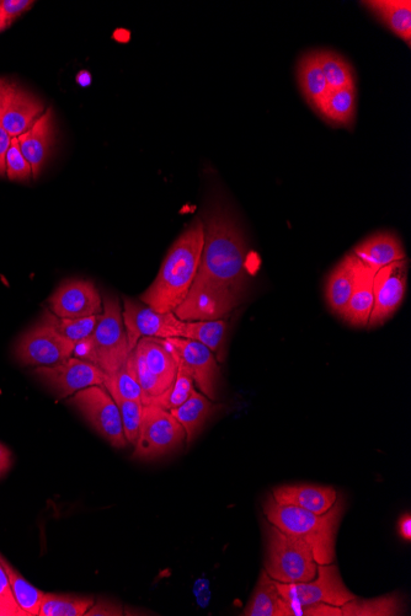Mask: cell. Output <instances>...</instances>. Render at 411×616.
Here are the masks:
<instances>
[{"label":"cell","mask_w":411,"mask_h":616,"mask_svg":"<svg viewBox=\"0 0 411 616\" xmlns=\"http://www.w3.org/2000/svg\"><path fill=\"white\" fill-rule=\"evenodd\" d=\"M199 270L183 304L180 320H220L243 302L248 282L247 245L231 214L216 206L208 212Z\"/></svg>","instance_id":"6da1fadb"},{"label":"cell","mask_w":411,"mask_h":616,"mask_svg":"<svg viewBox=\"0 0 411 616\" xmlns=\"http://www.w3.org/2000/svg\"><path fill=\"white\" fill-rule=\"evenodd\" d=\"M205 244V224L194 219L165 256L156 280L141 302L159 313H174L188 297L195 281Z\"/></svg>","instance_id":"7a4b0ae2"},{"label":"cell","mask_w":411,"mask_h":616,"mask_svg":"<svg viewBox=\"0 0 411 616\" xmlns=\"http://www.w3.org/2000/svg\"><path fill=\"white\" fill-rule=\"evenodd\" d=\"M345 511V500L338 496L327 513L316 514L296 506H285L268 496L264 513L272 526L311 546L318 565L333 564L336 533Z\"/></svg>","instance_id":"3957f363"},{"label":"cell","mask_w":411,"mask_h":616,"mask_svg":"<svg viewBox=\"0 0 411 616\" xmlns=\"http://www.w3.org/2000/svg\"><path fill=\"white\" fill-rule=\"evenodd\" d=\"M130 353L119 298L106 294L103 313L98 316L92 334L77 342L73 355L93 363L109 376L124 366Z\"/></svg>","instance_id":"277c9868"},{"label":"cell","mask_w":411,"mask_h":616,"mask_svg":"<svg viewBox=\"0 0 411 616\" xmlns=\"http://www.w3.org/2000/svg\"><path fill=\"white\" fill-rule=\"evenodd\" d=\"M265 572L280 583H300L317 576L318 564L311 546L271 526L268 532Z\"/></svg>","instance_id":"5b68a950"},{"label":"cell","mask_w":411,"mask_h":616,"mask_svg":"<svg viewBox=\"0 0 411 616\" xmlns=\"http://www.w3.org/2000/svg\"><path fill=\"white\" fill-rule=\"evenodd\" d=\"M184 441V428L169 411L156 405L143 406L133 457L143 460L162 458L180 448Z\"/></svg>","instance_id":"8992f818"},{"label":"cell","mask_w":411,"mask_h":616,"mask_svg":"<svg viewBox=\"0 0 411 616\" xmlns=\"http://www.w3.org/2000/svg\"><path fill=\"white\" fill-rule=\"evenodd\" d=\"M282 601L288 604H329L343 607L356 596L346 587L338 566L318 565L317 576L313 580L300 583L276 582Z\"/></svg>","instance_id":"52a82bcc"},{"label":"cell","mask_w":411,"mask_h":616,"mask_svg":"<svg viewBox=\"0 0 411 616\" xmlns=\"http://www.w3.org/2000/svg\"><path fill=\"white\" fill-rule=\"evenodd\" d=\"M69 404L76 407L89 425L112 447L127 446L119 407L104 385H94L78 391L69 399Z\"/></svg>","instance_id":"ba28073f"},{"label":"cell","mask_w":411,"mask_h":616,"mask_svg":"<svg viewBox=\"0 0 411 616\" xmlns=\"http://www.w3.org/2000/svg\"><path fill=\"white\" fill-rule=\"evenodd\" d=\"M163 341L173 352L179 366L183 367L194 380L200 393L210 400H216L220 367H218V361L210 348L200 344V342L180 339V337Z\"/></svg>","instance_id":"9c48e42d"},{"label":"cell","mask_w":411,"mask_h":616,"mask_svg":"<svg viewBox=\"0 0 411 616\" xmlns=\"http://www.w3.org/2000/svg\"><path fill=\"white\" fill-rule=\"evenodd\" d=\"M74 347V342L63 339L40 321L20 337L15 346V357L24 366L50 367L71 358Z\"/></svg>","instance_id":"30bf717a"},{"label":"cell","mask_w":411,"mask_h":616,"mask_svg":"<svg viewBox=\"0 0 411 616\" xmlns=\"http://www.w3.org/2000/svg\"><path fill=\"white\" fill-rule=\"evenodd\" d=\"M35 376L53 391L58 400L69 398L78 391L104 385L106 374L93 363L68 358L50 367H36Z\"/></svg>","instance_id":"8fae6325"},{"label":"cell","mask_w":411,"mask_h":616,"mask_svg":"<svg viewBox=\"0 0 411 616\" xmlns=\"http://www.w3.org/2000/svg\"><path fill=\"white\" fill-rule=\"evenodd\" d=\"M122 318L128 339V347L135 350L143 337L173 339L179 337L181 320L174 313H159L135 299L125 298Z\"/></svg>","instance_id":"7c38bea8"},{"label":"cell","mask_w":411,"mask_h":616,"mask_svg":"<svg viewBox=\"0 0 411 616\" xmlns=\"http://www.w3.org/2000/svg\"><path fill=\"white\" fill-rule=\"evenodd\" d=\"M408 260H400L376 271L373 277V308L368 326L382 325L397 312L407 291Z\"/></svg>","instance_id":"4fadbf2b"},{"label":"cell","mask_w":411,"mask_h":616,"mask_svg":"<svg viewBox=\"0 0 411 616\" xmlns=\"http://www.w3.org/2000/svg\"><path fill=\"white\" fill-rule=\"evenodd\" d=\"M50 312L61 319H83L103 313V298L92 281L68 280L48 298Z\"/></svg>","instance_id":"5bb4252c"},{"label":"cell","mask_w":411,"mask_h":616,"mask_svg":"<svg viewBox=\"0 0 411 616\" xmlns=\"http://www.w3.org/2000/svg\"><path fill=\"white\" fill-rule=\"evenodd\" d=\"M18 142L21 153L31 165L32 178H39L55 144L52 111H45L29 131L18 137Z\"/></svg>","instance_id":"9a60e30c"},{"label":"cell","mask_w":411,"mask_h":616,"mask_svg":"<svg viewBox=\"0 0 411 616\" xmlns=\"http://www.w3.org/2000/svg\"><path fill=\"white\" fill-rule=\"evenodd\" d=\"M280 505L296 506L316 514L327 513L334 506L338 492L333 487L316 485H285L272 491Z\"/></svg>","instance_id":"2e32d148"},{"label":"cell","mask_w":411,"mask_h":616,"mask_svg":"<svg viewBox=\"0 0 411 616\" xmlns=\"http://www.w3.org/2000/svg\"><path fill=\"white\" fill-rule=\"evenodd\" d=\"M362 264L378 271L384 266L407 259L402 241L396 234L380 232L371 235L351 251Z\"/></svg>","instance_id":"e0dca14e"},{"label":"cell","mask_w":411,"mask_h":616,"mask_svg":"<svg viewBox=\"0 0 411 616\" xmlns=\"http://www.w3.org/2000/svg\"><path fill=\"white\" fill-rule=\"evenodd\" d=\"M45 112V106L34 95L16 87L7 111L0 120L5 132L12 138H18L40 119Z\"/></svg>","instance_id":"ac0fdd59"},{"label":"cell","mask_w":411,"mask_h":616,"mask_svg":"<svg viewBox=\"0 0 411 616\" xmlns=\"http://www.w3.org/2000/svg\"><path fill=\"white\" fill-rule=\"evenodd\" d=\"M359 259L350 253L335 266L330 273L325 286V297L329 307L336 314H343L346 305L350 301L352 291H354L357 270H359Z\"/></svg>","instance_id":"d6986e66"},{"label":"cell","mask_w":411,"mask_h":616,"mask_svg":"<svg viewBox=\"0 0 411 616\" xmlns=\"http://www.w3.org/2000/svg\"><path fill=\"white\" fill-rule=\"evenodd\" d=\"M375 273L360 261L354 291H352L350 301L343 314L340 315L351 325L361 326V328L368 326L373 308V277H375Z\"/></svg>","instance_id":"ffe728a7"},{"label":"cell","mask_w":411,"mask_h":616,"mask_svg":"<svg viewBox=\"0 0 411 616\" xmlns=\"http://www.w3.org/2000/svg\"><path fill=\"white\" fill-rule=\"evenodd\" d=\"M135 348L140 351L149 371L158 378L167 391L178 374V362L173 352L162 339H151V337H143Z\"/></svg>","instance_id":"44dd1931"},{"label":"cell","mask_w":411,"mask_h":616,"mask_svg":"<svg viewBox=\"0 0 411 616\" xmlns=\"http://www.w3.org/2000/svg\"><path fill=\"white\" fill-rule=\"evenodd\" d=\"M389 30L411 44V2L410 0H367L362 3Z\"/></svg>","instance_id":"7402d4cb"},{"label":"cell","mask_w":411,"mask_h":616,"mask_svg":"<svg viewBox=\"0 0 411 616\" xmlns=\"http://www.w3.org/2000/svg\"><path fill=\"white\" fill-rule=\"evenodd\" d=\"M217 406L196 389L192 390L190 398L176 409L170 410L176 421L183 426L186 433V442L191 443L199 436L206 422L215 414Z\"/></svg>","instance_id":"603a6c76"},{"label":"cell","mask_w":411,"mask_h":616,"mask_svg":"<svg viewBox=\"0 0 411 616\" xmlns=\"http://www.w3.org/2000/svg\"><path fill=\"white\" fill-rule=\"evenodd\" d=\"M226 320H181L179 326L180 339H188L210 348L217 361L224 357V341H226Z\"/></svg>","instance_id":"cb8c5ba5"},{"label":"cell","mask_w":411,"mask_h":616,"mask_svg":"<svg viewBox=\"0 0 411 616\" xmlns=\"http://www.w3.org/2000/svg\"><path fill=\"white\" fill-rule=\"evenodd\" d=\"M314 110L335 125H350L356 115V88L329 90Z\"/></svg>","instance_id":"d4e9b609"},{"label":"cell","mask_w":411,"mask_h":616,"mask_svg":"<svg viewBox=\"0 0 411 616\" xmlns=\"http://www.w3.org/2000/svg\"><path fill=\"white\" fill-rule=\"evenodd\" d=\"M298 83L304 99L316 109L320 100L329 93L327 80H325L322 67H320L317 51L303 56L297 69Z\"/></svg>","instance_id":"484cf974"},{"label":"cell","mask_w":411,"mask_h":616,"mask_svg":"<svg viewBox=\"0 0 411 616\" xmlns=\"http://www.w3.org/2000/svg\"><path fill=\"white\" fill-rule=\"evenodd\" d=\"M404 613V601L398 593L387 596L355 598L341 607V616H397Z\"/></svg>","instance_id":"4316f807"},{"label":"cell","mask_w":411,"mask_h":616,"mask_svg":"<svg viewBox=\"0 0 411 616\" xmlns=\"http://www.w3.org/2000/svg\"><path fill=\"white\" fill-rule=\"evenodd\" d=\"M104 387L112 398L141 401L142 389L138 383L136 360L133 351L128 356L124 366L114 374L106 376Z\"/></svg>","instance_id":"83f0119b"},{"label":"cell","mask_w":411,"mask_h":616,"mask_svg":"<svg viewBox=\"0 0 411 616\" xmlns=\"http://www.w3.org/2000/svg\"><path fill=\"white\" fill-rule=\"evenodd\" d=\"M280 594L277 591L276 581L265 571L261 572L252 598L243 610L245 616H279Z\"/></svg>","instance_id":"f1b7e54d"},{"label":"cell","mask_w":411,"mask_h":616,"mask_svg":"<svg viewBox=\"0 0 411 616\" xmlns=\"http://www.w3.org/2000/svg\"><path fill=\"white\" fill-rule=\"evenodd\" d=\"M0 564L3 565L7 572L10 588H12L13 596L16 603L26 616H37L40 612L41 598L44 592L39 591L26 581L23 575L16 571L7 560L0 554Z\"/></svg>","instance_id":"f546056e"},{"label":"cell","mask_w":411,"mask_h":616,"mask_svg":"<svg viewBox=\"0 0 411 616\" xmlns=\"http://www.w3.org/2000/svg\"><path fill=\"white\" fill-rule=\"evenodd\" d=\"M317 55L329 90L355 87L354 71L343 56L332 51H317Z\"/></svg>","instance_id":"4dcf8cb0"},{"label":"cell","mask_w":411,"mask_h":616,"mask_svg":"<svg viewBox=\"0 0 411 616\" xmlns=\"http://www.w3.org/2000/svg\"><path fill=\"white\" fill-rule=\"evenodd\" d=\"M93 604L92 597L44 593L41 598L39 616H84Z\"/></svg>","instance_id":"1f68e13d"},{"label":"cell","mask_w":411,"mask_h":616,"mask_svg":"<svg viewBox=\"0 0 411 616\" xmlns=\"http://www.w3.org/2000/svg\"><path fill=\"white\" fill-rule=\"evenodd\" d=\"M98 316H89V318L83 319H61L52 314L50 310H46L41 318V323L47 325L48 328L62 336L63 339L77 344V342L84 340L85 337L92 334L96 321H98Z\"/></svg>","instance_id":"d6a6232c"},{"label":"cell","mask_w":411,"mask_h":616,"mask_svg":"<svg viewBox=\"0 0 411 616\" xmlns=\"http://www.w3.org/2000/svg\"><path fill=\"white\" fill-rule=\"evenodd\" d=\"M195 389L194 380L189 376V373L178 364V374H176L174 383L165 391L159 398L153 400L149 405H156L160 409L167 411L176 409L185 403L190 398L192 390Z\"/></svg>","instance_id":"836d02e7"},{"label":"cell","mask_w":411,"mask_h":616,"mask_svg":"<svg viewBox=\"0 0 411 616\" xmlns=\"http://www.w3.org/2000/svg\"><path fill=\"white\" fill-rule=\"evenodd\" d=\"M112 399L115 400L117 407H119L126 441L135 446L138 433H140L143 404L141 401L125 400L121 398Z\"/></svg>","instance_id":"e575fe53"},{"label":"cell","mask_w":411,"mask_h":616,"mask_svg":"<svg viewBox=\"0 0 411 616\" xmlns=\"http://www.w3.org/2000/svg\"><path fill=\"white\" fill-rule=\"evenodd\" d=\"M133 355H135L136 360L138 383H140L142 389V404L146 406L151 404L153 400L159 398L160 395H163L165 393V388L162 383L159 382L158 378L149 371L143 356L137 348L133 350Z\"/></svg>","instance_id":"d590c367"},{"label":"cell","mask_w":411,"mask_h":616,"mask_svg":"<svg viewBox=\"0 0 411 616\" xmlns=\"http://www.w3.org/2000/svg\"><path fill=\"white\" fill-rule=\"evenodd\" d=\"M5 168H7L5 173H7V178L10 181L25 182L34 179L32 178L31 165L20 151L18 138L12 139Z\"/></svg>","instance_id":"8d00e7d4"},{"label":"cell","mask_w":411,"mask_h":616,"mask_svg":"<svg viewBox=\"0 0 411 616\" xmlns=\"http://www.w3.org/2000/svg\"><path fill=\"white\" fill-rule=\"evenodd\" d=\"M30 0H3L0 2V32L7 30L19 16L34 7Z\"/></svg>","instance_id":"74e56055"},{"label":"cell","mask_w":411,"mask_h":616,"mask_svg":"<svg viewBox=\"0 0 411 616\" xmlns=\"http://www.w3.org/2000/svg\"><path fill=\"white\" fill-rule=\"evenodd\" d=\"M0 616H26L15 601L7 572L2 564H0Z\"/></svg>","instance_id":"f35d334b"},{"label":"cell","mask_w":411,"mask_h":616,"mask_svg":"<svg viewBox=\"0 0 411 616\" xmlns=\"http://www.w3.org/2000/svg\"><path fill=\"white\" fill-rule=\"evenodd\" d=\"M88 616H120V615H124V610H122L121 605L119 604H115V603H110V602H103L100 601L99 603H94L93 607L90 608L87 612Z\"/></svg>","instance_id":"ab89813d"},{"label":"cell","mask_w":411,"mask_h":616,"mask_svg":"<svg viewBox=\"0 0 411 616\" xmlns=\"http://www.w3.org/2000/svg\"><path fill=\"white\" fill-rule=\"evenodd\" d=\"M18 85L9 80L0 79V120L3 119L5 111L13 98L14 91Z\"/></svg>","instance_id":"60d3db41"},{"label":"cell","mask_w":411,"mask_h":616,"mask_svg":"<svg viewBox=\"0 0 411 616\" xmlns=\"http://www.w3.org/2000/svg\"><path fill=\"white\" fill-rule=\"evenodd\" d=\"M12 137L5 132L4 128L0 126V176H7V168H5V162H7V154L12 144Z\"/></svg>","instance_id":"b9f144b4"},{"label":"cell","mask_w":411,"mask_h":616,"mask_svg":"<svg viewBox=\"0 0 411 616\" xmlns=\"http://www.w3.org/2000/svg\"><path fill=\"white\" fill-rule=\"evenodd\" d=\"M12 466V452L0 443V476H3Z\"/></svg>","instance_id":"7bdbcfd3"},{"label":"cell","mask_w":411,"mask_h":616,"mask_svg":"<svg viewBox=\"0 0 411 616\" xmlns=\"http://www.w3.org/2000/svg\"><path fill=\"white\" fill-rule=\"evenodd\" d=\"M399 535L403 540H411V517L410 514H403L398 523Z\"/></svg>","instance_id":"ee69618b"}]
</instances>
